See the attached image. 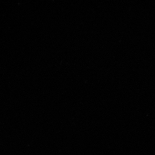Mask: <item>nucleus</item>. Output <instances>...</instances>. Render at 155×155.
Wrapping results in <instances>:
<instances>
[]
</instances>
